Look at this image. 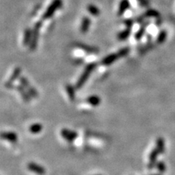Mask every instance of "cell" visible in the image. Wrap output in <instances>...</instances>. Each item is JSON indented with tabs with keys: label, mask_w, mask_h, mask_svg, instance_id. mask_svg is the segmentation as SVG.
<instances>
[{
	"label": "cell",
	"mask_w": 175,
	"mask_h": 175,
	"mask_svg": "<svg viewBox=\"0 0 175 175\" xmlns=\"http://www.w3.org/2000/svg\"><path fill=\"white\" fill-rule=\"evenodd\" d=\"M97 64H98L96 62H91L86 66L84 70H83L82 74H80V76L77 79L75 86H74L76 89L80 90L84 86V85L87 82L88 78L91 76V73L93 72V70L97 67Z\"/></svg>",
	"instance_id": "1"
},
{
	"label": "cell",
	"mask_w": 175,
	"mask_h": 175,
	"mask_svg": "<svg viewBox=\"0 0 175 175\" xmlns=\"http://www.w3.org/2000/svg\"><path fill=\"white\" fill-rule=\"evenodd\" d=\"M42 26V20L37 21L34 25L32 29V37L30 45L29 46V49L30 51H35L36 50L37 45H38V40L40 37V29Z\"/></svg>",
	"instance_id": "2"
},
{
	"label": "cell",
	"mask_w": 175,
	"mask_h": 175,
	"mask_svg": "<svg viewBox=\"0 0 175 175\" xmlns=\"http://www.w3.org/2000/svg\"><path fill=\"white\" fill-rule=\"evenodd\" d=\"M63 2L62 0H53L48 7L47 8V9L45 10V13H43L42 16V21H45V20H47L49 18H50L51 17L55 14L56 11L57 10H59L62 7Z\"/></svg>",
	"instance_id": "3"
},
{
	"label": "cell",
	"mask_w": 175,
	"mask_h": 175,
	"mask_svg": "<svg viewBox=\"0 0 175 175\" xmlns=\"http://www.w3.org/2000/svg\"><path fill=\"white\" fill-rule=\"evenodd\" d=\"M19 83L22 86H23V87L26 88L27 91L30 94V96H32V98H37L39 97V93L37 91V90L30 84L29 81L28 80V79L26 77L21 76L19 78Z\"/></svg>",
	"instance_id": "4"
},
{
	"label": "cell",
	"mask_w": 175,
	"mask_h": 175,
	"mask_svg": "<svg viewBox=\"0 0 175 175\" xmlns=\"http://www.w3.org/2000/svg\"><path fill=\"white\" fill-rule=\"evenodd\" d=\"M74 46L77 47V48L80 49V50H83V51L88 54H98V52H99V49L98 47L89 45L86 43H83V42H75V43H74Z\"/></svg>",
	"instance_id": "5"
},
{
	"label": "cell",
	"mask_w": 175,
	"mask_h": 175,
	"mask_svg": "<svg viewBox=\"0 0 175 175\" xmlns=\"http://www.w3.org/2000/svg\"><path fill=\"white\" fill-rule=\"evenodd\" d=\"M61 135L64 139H65L67 142H72L78 137V133L74 131L69 130L67 128H63L61 131Z\"/></svg>",
	"instance_id": "6"
},
{
	"label": "cell",
	"mask_w": 175,
	"mask_h": 175,
	"mask_svg": "<svg viewBox=\"0 0 175 175\" xmlns=\"http://www.w3.org/2000/svg\"><path fill=\"white\" fill-rule=\"evenodd\" d=\"M118 59H120V56L118 53H113L109 54L107 56L104 57L101 61V64L104 67H108L116 62Z\"/></svg>",
	"instance_id": "7"
},
{
	"label": "cell",
	"mask_w": 175,
	"mask_h": 175,
	"mask_svg": "<svg viewBox=\"0 0 175 175\" xmlns=\"http://www.w3.org/2000/svg\"><path fill=\"white\" fill-rule=\"evenodd\" d=\"M15 90H16L18 93L21 95V98H23V101H25V102L28 103L31 101V98L32 96H30V94L29 93L27 90L23 86H22L21 84L20 85H16L15 86Z\"/></svg>",
	"instance_id": "8"
},
{
	"label": "cell",
	"mask_w": 175,
	"mask_h": 175,
	"mask_svg": "<svg viewBox=\"0 0 175 175\" xmlns=\"http://www.w3.org/2000/svg\"><path fill=\"white\" fill-rule=\"evenodd\" d=\"M27 168L29 171L35 173V174L39 175H44L45 174V169L43 166H40V165L36 164V163L31 162L27 165Z\"/></svg>",
	"instance_id": "9"
},
{
	"label": "cell",
	"mask_w": 175,
	"mask_h": 175,
	"mask_svg": "<svg viewBox=\"0 0 175 175\" xmlns=\"http://www.w3.org/2000/svg\"><path fill=\"white\" fill-rule=\"evenodd\" d=\"M161 154V152L158 149L157 147L154 148L150 152L149 155V164H148V169H151L155 166L156 164V160H157L158 156Z\"/></svg>",
	"instance_id": "10"
},
{
	"label": "cell",
	"mask_w": 175,
	"mask_h": 175,
	"mask_svg": "<svg viewBox=\"0 0 175 175\" xmlns=\"http://www.w3.org/2000/svg\"><path fill=\"white\" fill-rule=\"evenodd\" d=\"M91 18L86 16H83L82 18V20H81L80 26V31L81 33L83 34L87 33L88 30H89L90 26H91Z\"/></svg>",
	"instance_id": "11"
},
{
	"label": "cell",
	"mask_w": 175,
	"mask_h": 175,
	"mask_svg": "<svg viewBox=\"0 0 175 175\" xmlns=\"http://www.w3.org/2000/svg\"><path fill=\"white\" fill-rule=\"evenodd\" d=\"M129 8H130V2H129V0H121L120 4H119L118 12H117L118 16L120 17L123 16L124 13H125V11L129 9Z\"/></svg>",
	"instance_id": "12"
},
{
	"label": "cell",
	"mask_w": 175,
	"mask_h": 175,
	"mask_svg": "<svg viewBox=\"0 0 175 175\" xmlns=\"http://www.w3.org/2000/svg\"><path fill=\"white\" fill-rule=\"evenodd\" d=\"M1 137L2 139L12 142V143H15L18 140V136H17L16 133L13 131L2 132L1 134Z\"/></svg>",
	"instance_id": "13"
},
{
	"label": "cell",
	"mask_w": 175,
	"mask_h": 175,
	"mask_svg": "<svg viewBox=\"0 0 175 175\" xmlns=\"http://www.w3.org/2000/svg\"><path fill=\"white\" fill-rule=\"evenodd\" d=\"M65 89L66 91H67V96L68 97H69V101H72V102L75 101L76 98L75 91L77 90L76 89L75 86H73L72 85L67 83V84L65 85Z\"/></svg>",
	"instance_id": "14"
},
{
	"label": "cell",
	"mask_w": 175,
	"mask_h": 175,
	"mask_svg": "<svg viewBox=\"0 0 175 175\" xmlns=\"http://www.w3.org/2000/svg\"><path fill=\"white\" fill-rule=\"evenodd\" d=\"M32 37V29L31 28H26L23 32V45L25 46H29Z\"/></svg>",
	"instance_id": "15"
},
{
	"label": "cell",
	"mask_w": 175,
	"mask_h": 175,
	"mask_svg": "<svg viewBox=\"0 0 175 175\" xmlns=\"http://www.w3.org/2000/svg\"><path fill=\"white\" fill-rule=\"evenodd\" d=\"M148 25H149V22H146V23L145 22H144L143 23L141 24V26H140V28H139V29L136 32L135 35H134V39H135L136 40L139 41V40H140L141 39H142V37H143L144 33H145L146 28H147V26H148Z\"/></svg>",
	"instance_id": "16"
},
{
	"label": "cell",
	"mask_w": 175,
	"mask_h": 175,
	"mask_svg": "<svg viewBox=\"0 0 175 175\" xmlns=\"http://www.w3.org/2000/svg\"><path fill=\"white\" fill-rule=\"evenodd\" d=\"M86 102L92 107H98L101 104V98L97 95H91L86 98Z\"/></svg>",
	"instance_id": "17"
},
{
	"label": "cell",
	"mask_w": 175,
	"mask_h": 175,
	"mask_svg": "<svg viewBox=\"0 0 175 175\" xmlns=\"http://www.w3.org/2000/svg\"><path fill=\"white\" fill-rule=\"evenodd\" d=\"M132 28H126L125 30L123 31H121L120 32H119L118 34V39L120 41H123V40H127L129 37H130L131 34L132 32Z\"/></svg>",
	"instance_id": "18"
},
{
	"label": "cell",
	"mask_w": 175,
	"mask_h": 175,
	"mask_svg": "<svg viewBox=\"0 0 175 175\" xmlns=\"http://www.w3.org/2000/svg\"><path fill=\"white\" fill-rule=\"evenodd\" d=\"M21 68L19 67H17L14 69L13 73H12L11 76L10 77L9 80H8L11 81L12 83H14L16 80L19 79L20 77H21Z\"/></svg>",
	"instance_id": "19"
},
{
	"label": "cell",
	"mask_w": 175,
	"mask_h": 175,
	"mask_svg": "<svg viewBox=\"0 0 175 175\" xmlns=\"http://www.w3.org/2000/svg\"><path fill=\"white\" fill-rule=\"evenodd\" d=\"M88 13L93 16H98L100 15V10L99 8H98L95 5L93 4H89L87 5L86 8Z\"/></svg>",
	"instance_id": "20"
},
{
	"label": "cell",
	"mask_w": 175,
	"mask_h": 175,
	"mask_svg": "<svg viewBox=\"0 0 175 175\" xmlns=\"http://www.w3.org/2000/svg\"><path fill=\"white\" fill-rule=\"evenodd\" d=\"M42 130V125L40 123H34L30 125L29 131L32 134H38Z\"/></svg>",
	"instance_id": "21"
},
{
	"label": "cell",
	"mask_w": 175,
	"mask_h": 175,
	"mask_svg": "<svg viewBox=\"0 0 175 175\" xmlns=\"http://www.w3.org/2000/svg\"><path fill=\"white\" fill-rule=\"evenodd\" d=\"M143 15L145 18H158L160 16L158 12L152 9L147 10Z\"/></svg>",
	"instance_id": "22"
},
{
	"label": "cell",
	"mask_w": 175,
	"mask_h": 175,
	"mask_svg": "<svg viewBox=\"0 0 175 175\" xmlns=\"http://www.w3.org/2000/svg\"><path fill=\"white\" fill-rule=\"evenodd\" d=\"M161 152V153H163L164 152L165 149V142H164V139L163 138H158L157 140H156V147Z\"/></svg>",
	"instance_id": "23"
},
{
	"label": "cell",
	"mask_w": 175,
	"mask_h": 175,
	"mask_svg": "<svg viewBox=\"0 0 175 175\" xmlns=\"http://www.w3.org/2000/svg\"><path fill=\"white\" fill-rule=\"evenodd\" d=\"M166 37H167V32L165 31V30H163V31L160 32L158 35L156 41H157L158 44H162L163 42H165Z\"/></svg>",
	"instance_id": "24"
},
{
	"label": "cell",
	"mask_w": 175,
	"mask_h": 175,
	"mask_svg": "<svg viewBox=\"0 0 175 175\" xmlns=\"http://www.w3.org/2000/svg\"><path fill=\"white\" fill-rule=\"evenodd\" d=\"M129 52H130V47H123V48H120L117 53H118L120 58H122V57L126 56L129 53Z\"/></svg>",
	"instance_id": "25"
},
{
	"label": "cell",
	"mask_w": 175,
	"mask_h": 175,
	"mask_svg": "<svg viewBox=\"0 0 175 175\" xmlns=\"http://www.w3.org/2000/svg\"><path fill=\"white\" fill-rule=\"evenodd\" d=\"M155 166L160 172H164L166 171V165H165L164 162H161V161L157 162L155 164Z\"/></svg>",
	"instance_id": "26"
},
{
	"label": "cell",
	"mask_w": 175,
	"mask_h": 175,
	"mask_svg": "<svg viewBox=\"0 0 175 175\" xmlns=\"http://www.w3.org/2000/svg\"><path fill=\"white\" fill-rule=\"evenodd\" d=\"M134 20L132 19V18H127V19H125L123 21V23L126 28H132L133 26L134 23Z\"/></svg>",
	"instance_id": "27"
},
{
	"label": "cell",
	"mask_w": 175,
	"mask_h": 175,
	"mask_svg": "<svg viewBox=\"0 0 175 175\" xmlns=\"http://www.w3.org/2000/svg\"><path fill=\"white\" fill-rule=\"evenodd\" d=\"M15 86H16V85L14 84V83H12L9 80L7 81L5 84V86L6 88H8V89H14Z\"/></svg>",
	"instance_id": "28"
},
{
	"label": "cell",
	"mask_w": 175,
	"mask_h": 175,
	"mask_svg": "<svg viewBox=\"0 0 175 175\" xmlns=\"http://www.w3.org/2000/svg\"><path fill=\"white\" fill-rule=\"evenodd\" d=\"M144 19H145V17H144V15H142V16H139L138 17H137V18L135 19V21L137 23L142 24V23H144Z\"/></svg>",
	"instance_id": "29"
},
{
	"label": "cell",
	"mask_w": 175,
	"mask_h": 175,
	"mask_svg": "<svg viewBox=\"0 0 175 175\" xmlns=\"http://www.w3.org/2000/svg\"><path fill=\"white\" fill-rule=\"evenodd\" d=\"M83 62H84V59H81V58H77V59L73 60V63H74V64H75V65H80V64H82Z\"/></svg>",
	"instance_id": "30"
},
{
	"label": "cell",
	"mask_w": 175,
	"mask_h": 175,
	"mask_svg": "<svg viewBox=\"0 0 175 175\" xmlns=\"http://www.w3.org/2000/svg\"><path fill=\"white\" fill-rule=\"evenodd\" d=\"M137 2H139V4L142 7H147L148 6L149 3L147 0H137Z\"/></svg>",
	"instance_id": "31"
},
{
	"label": "cell",
	"mask_w": 175,
	"mask_h": 175,
	"mask_svg": "<svg viewBox=\"0 0 175 175\" xmlns=\"http://www.w3.org/2000/svg\"><path fill=\"white\" fill-rule=\"evenodd\" d=\"M152 175H161L160 174H152Z\"/></svg>",
	"instance_id": "32"
}]
</instances>
